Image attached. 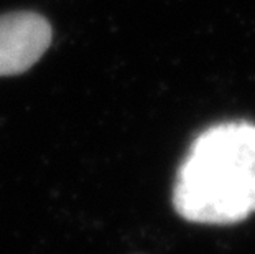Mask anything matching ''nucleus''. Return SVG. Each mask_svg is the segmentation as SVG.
<instances>
[{
	"label": "nucleus",
	"mask_w": 255,
	"mask_h": 254,
	"mask_svg": "<svg viewBox=\"0 0 255 254\" xmlns=\"http://www.w3.org/2000/svg\"><path fill=\"white\" fill-rule=\"evenodd\" d=\"M53 38L51 25L35 12L0 17V76L25 73L43 56Z\"/></svg>",
	"instance_id": "f03ea898"
},
{
	"label": "nucleus",
	"mask_w": 255,
	"mask_h": 254,
	"mask_svg": "<svg viewBox=\"0 0 255 254\" xmlns=\"http://www.w3.org/2000/svg\"><path fill=\"white\" fill-rule=\"evenodd\" d=\"M173 207L199 225H236L255 213V124H214L193 140L176 172Z\"/></svg>",
	"instance_id": "f257e3e1"
}]
</instances>
